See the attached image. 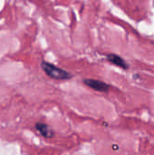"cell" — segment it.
<instances>
[{
	"label": "cell",
	"instance_id": "obj_1",
	"mask_svg": "<svg viewBox=\"0 0 154 155\" xmlns=\"http://www.w3.org/2000/svg\"><path fill=\"white\" fill-rule=\"evenodd\" d=\"M42 68L48 76L56 80H66L72 77V75L66 71L61 68H58L55 65L46 63V62L42 63Z\"/></svg>",
	"mask_w": 154,
	"mask_h": 155
},
{
	"label": "cell",
	"instance_id": "obj_2",
	"mask_svg": "<svg viewBox=\"0 0 154 155\" xmlns=\"http://www.w3.org/2000/svg\"><path fill=\"white\" fill-rule=\"evenodd\" d=\"M84 84L86 85H88L89 87L99 91V92H107L109 89V85L106 84L105 83L102 82V81H98V80H93V79H88V80H84Z\"/></svg>",
	"mask_w": 154,
	"mask_h": 155
},
{
	"label": "cell",
	"instance_id": "obj_3",
	"mask_svg": "<svg viewBox=\"0 0 154 155\" xmlns=\"http://www.w3.org/2000/svg\"><path fill=\"white\" fill-rule=\"evenodd\" d=\"M107 59L111 63H113V64H115V65H117V66H119L121 68H123V69H127L128 68V65H127L126 62L122 57H120L119 55H116V54H109L107 56Z\"/></svg>",
	"mask_w": 154,
	"mask_h": 155
},
{
	"label": "cell",
	"instance_id": "obj_4",
	"mask_svg": "<svg viewBox=\"0 0 154 155\" xmlns=\"http://www.w3.org/2000/svg\"><path fill=\"white\" fill-rule=\"evenodd\" d=\"M36 129L41 133V134L44 137H51L52 136V131L49 129V127L44 124H37Z\"/></svg>",
	"mask_w": 154,
	"mask_h": 155
}]
</instances>
